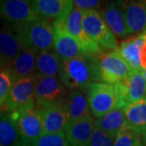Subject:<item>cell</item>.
Returning <instances> with one entry per match:
<instances>
[{
    "label": "cell",
    "instance_id": "cell-5",
    "mask_svg": "<svg viewBox=\"0 0 146 146\" xmlns=\"http://www.w3.org/2000/svg\"><path fill=\"white\" fill-rule=\"evenodd\" d=\"M82 26L87 35L102 49L118 51L119 45L115 34L110 29L99 11H85L82 17Z\"/></svg>",
    "mask_w": 146,
    "mask_h": 146
},
{
    "label": "cell",
    "instance_id": "cell-24",
    "mask_svg": "<svg viewBox=\"0 0 146 146\" xmlns=\"http://www.w3.org/2000/svg\"><path fill=\"white\" fill-rule=\"evenodd\" d=\"M67 106L69 114V123L90 115L87 98L80 90H73L69 93Z\"/></svg>",
    "mask_w": 146,
    "mask_h": 146
},
{
    "label": "cell",
    "instance_id": "cell-12",
    "mask_svg": "<svg viewBox=\"0 0 146 146\" xmlns=\"http://www.w3.org/2000/svg\"><path fill=\"white\" fill-rule=\"evenodd\" d=\"M65 19L53 21L54 28V49L60 58L68 59L84 54L76 40L69 34L64 25Z\"/></svg>",
    "mask_w": 146,
    "mask_h": 146
},
{
    "label": "cell",
    "instance_id": "cell-32",
    "mask_svg": "<svg viewBox=\"0 0 146 146\" xmlns=\"http://www.w3.org/2000/svg\"><path fill=\"white\" fill-rule=\"evenodd\" d=\"M16 146H32L31 145H29V144H27L25 142H24L23 141H21L19 144H17Z\"/></svg>",
    "mask_w": 146,
    "mask_h": 146
},
{
    "label": "cell",
    "instance_id": "cell-11",
    "mask_svg": "<svg viewBox=\"0 0 146 146\" xmlns=\"http://www.w3.org/2000/svg\"><path fill=\"white\" fill-rule=\"evenodd\" d=\"M36 76L33 75L15 81L4 108L9 113L34 102Z\"/></svg>",
    "mask_w": 146,
    "mask_h": 146
},
{
    "label": "cell",
    "instance_id": "cell-17",
    "mask_svg": "<svg viewBox=\"0 0 146 146\" xmlns=\"http://www.w3.org/2000/svg\"><path fill=\"white\" fill-rule=\"evenodd\" d=\"M100 13L115 36L123 38L129 35L123 8V2H109Z\"/></svg>",
    "mask_w": 146,
    "mask_h": 146
},
{
    "label": "cell",
    "instance_id": "cell-20",
    "mask_svg": "<svg viewBox=\"0 0 146 146\" xmlns=\"http://www.w3.org/2000/svg\"><path fill=\"white\" fill-rule=\"evenodd\" d=\"M144 43V36L141 33L138 36L122 42L119 46L118 52L132 70L143 71L141 62V50Z\"/></svg>",
    "mask_w": 146,
    "mask_h": 146
},
{
    "label": "cell",
    "instance_id": "cell-34",
    "mask_svg": "<svg viewBox=\"0 0 146 146\" xmlns=\"http://www.w3.org/2000/svg\"><path fill=\"white\" fill-rule=\"evenodd\" d=\"M5 67L4 66V64H3V61H2V59L0 58V70L2 69V68H3Z\"/></svg>",
    "mask_w": 146,
    "mask_h": 146
},
{
    "label": "cell",
    "instance_id": "cell-3",
    "mask_svg": "<svg viewBox=\"0 0 146 146\" xmlns=\"http://www.w3.org/2000/svg\"><path fill=\"white\" fill-rule=\"evenodd\" d=\"M95 82L116 84L127 78L132 70L118 51L94 54Z\"/></svg>",
    "mask_w": 146,
    "mask_h": 146
},
{
    "label": "cell",
    "instance_id": "cell-23",
    "mask_svg": "<svg viewBox=\"0 0 146 146\" xmlns=\"http://www.w3.org/2000/svg\"><path fill=\"white\" fill-rule=\"evenodd\" d=\"M124 107L113 110L106 115L94 121V127L115 138L121 128L126 123Z\"/></svg>",
    "mask_w": 146,
    "mask_h": 146
},
{
    "label": "cell",
    "instance_id": "cell-27",
    "mask_svg": "<svg viewBox=\"0 0 146 146\" xmlns=\"http://www.w3.org/2000/svg\"><path fill=\"white\" fill-rule=\"evenodd\" d=\"M15 81L14 76L7 67L0 70V109L5 106Z\"/></svg>",
    "mask_w": 146,
    "mask_h": 146
},
{
    "label": "cell",
    "instance_id": "cell-14",
    "mask_svg": "<svg viewBox=\"0 0 146 146\" xmlns=\"http://www.w3.org/2000/svg\"><path fill=\"white\" fill-rule=\"evenodd\" d=\"M36 15L43 19H66L74 8L72 0H33Z\"/></svg>",
    "mask_w": 146,
    "mask_h": 146
},
{
    "label": "cell",
    "instance_id": "cell-7",
    "mask_svg": "<svg viewBox=\"0 0 146 146\" xmlns=\"http://www.w3.org/2000/svg\"><path fill=\"white\" fill-rule=\"evenodd\" d=\"M25 45L23 24L7 22L0 26V58L4 66L18 55Z\"/></svg>",
    "mask_w": 146,
    "mask_h": 146
},
{
    "label": "cell",
    "instance_id": "cell-10",
    "mask_svg": "<svg viewBox=\"0 0 146 146\" xmlns=\"http://www.w3.org/2000/svg\"><path fill=\"white\" fill-rule=\"evenodd\" d=\"M37 18L32 1L0 0V19L8 23L25 24Z\"/></svg>",
    "mask_w": 146,
    "mask_h": 146
},
{
    "label": "cell",
    "instance_id": "cell-26",
    "mask_svg": "<svg viewBox=\"0 0 146 146\" xmlns=\"http://www.w3.org/2000/svg\"><path fill=\"white\" fill-rule=\"evenodd\" d=\"M141 142V135L126 123L115 136L113 146H138Z\"/></svg>",
    "mask_w": 146,
    "mask_h": 146
},
{
    "label": "cell",
    "instance_id": "cell-13",
    "mask_svg": "<svg viewBox=\"0 0 146 146\" xmlns=\"http://www.w3.org/2000/svg\"><path fill=\"white\" fill-rule=\"evenodd\" d=\"M69 124L67 102L42 109V134H54L65 131Z\"/></svg>",
    "mask_w": 146,
    "mask_h": 146
},
{
    "label": "cell",
    "instance_id": "cell-25",
    "mask_svg": "<svg viewBox=\"0 0 146 146\" xmlns=\"http://www.w3.org/2000/svg\"><path fill=\"white\" fill-rule=\"evenodd\" d=\"M21 141L8 115L0 114V146H16Z\"/></svg>",
    "mask_w": 146,
    "mask_h": 146
},
{
    "label": "cell",
    "instance_id": "cell-33",
    "mask_svg": "<svg viewBox=\"0 0 146 146\" xmlns=\"http://www.w3.org/2000/svg\"><path fill=\"white\" fill-rule=\"evenodd\" d=\"M142 73H143V76H144V78H145V83H146V68L143 69Z\"/></svg>",
    "mask_w": 146,
    "mask_h": 146
},
{
    "label": "cell",
    "instance_id": "cell-21",
    "mask_svg": "<svg viewBox=\"0 0 146 146\" xmlns=\"http://www.w3.org/2000/svg\"><path fill=\"white\" fill-rule=\"evenodd\" d=\"M60 69V58L54 49L36 54L34 75L38 76H57Z\"/></svg>",
    "mask_w": 146,
    "mask_h": 146
},
{
    "label": "cell",
    "instance_id": "cell-31",
    "mask_svg": "<svg viewBox=\"0 0 146 146\" xmlns=\"http://www.w3.org/2000/svg\"><path fill=\"white\" fill-rule=\"evenodd\" d=\"M144 36V43L141 50V62L143 69L146 68V31L142 33Z\"/></svg>",
    "mask_w": 146,
    "mask_h": 146
},
{
    "label": "cell",
    "instance_id": "cell-15",
    "mask_svg": "<svg viewBox=\"0 0 146 146\" xmlns=\"http://www.w3.org/2000/svg\"><path fill=\"white\" fill-rule=\"evenodd\" d=\"M119 84L125 106L146 98V83L141 71L131 70L127 78Z\"/></svg>",
    "mask_w": 146,
    "mask_h": 146
},
{
    "label": "cell",
    "instance_id": "cell-1",
    "mask_svg": "<svg viewBox=\"0 0 146 146\" xmlns=\"http://www.w3.org/2000/svg\"><path fill=\"white\" fill-rule=\"evenodd\" d=\"M59 80L71 91L88 89L95 82L94 54H82L77 57L60 58Z\"/></svg>",
    "mask_w": 146,
    "mask_h": 146
},
{
    "label": "cell",
    "instance_id": "cell-29",
    "mask_svg": "<svg viewBox=\"0 0 146 146\" xmlns=\"http://www.w3.org/2000/svg\"><path fill=\"white\" fill-rule=\"evenodd\" d=\"M115 138L94 127L90 138L89 146H113Z\"/></svg>",
    "mask_w": 146,
    "mask_h": 146
},
{
    "label": "cell",
    "instance_id": "cell-18",
    "mask_svg": "<svg viewBox=\"0 0 146 146\" xmlns=\"http://www.w3.org/2000/svg\"><path fill=\"white\" fill-rule=\"evenodd\" d=\"M94 127V120L90 115L70 123L65 130L70 146H89Z\"/></svg>",
    "mask_w": 146,
    "mask_h": 146
},
{
    "label": "cell",
    "instance_id": "cell-30",
    "mask_svg": "<svg viewBox=\"0 0 146 146\" xmlns=\"http://www.w3.org/2000/svg\"><path fill=\"white\" fill-rule=\"evenodd\" d=\"M74 7H76L83 11L97 10L102 4V1L98 0H75L73 1Z\"/></svg>",
    "mask_w": 146,
    "mask_h": 146
},
{
    "label": "cell",
    "instance_id": "cell-19",
    "mask_svg": "<svg viewBox=\"0 0 146 146\" xmlns=\"http://www.w3.org/2000/svg\"><path fill=\"white\" fill-rule=\"evenodd\" d=\"M37 52L29 46H25L21 52L6 67L10 70L16 80L34 75Z\"/></svg>",
    "mask_w": 146,
    "mask_h": 146
},
{
    "label": "cell",
    "instance_id": "cell-4",
    "mask_svg": "<svg viewBox=\"0 0 146 146\" xmlns=\"http://www.w3.org/2000/svg\"><path fill=\"white\" fill-rule=\"evenodd\" d=\"M8 115L21 141L32 145L42 135V109L35 104V102L11 112Z\"/></svg>",
    "mask_w": 146,
    "mask_h": 146
},
{
    "label": "cell",
    "instance_id": "cell-36",
    "mask_svg": "<svg viewBox=\"0 0 146 146\" xmlns=\"http://www.w3.org/2000/svg\"><path fill=\"white\" fill-rule=\"evenodd\" d=\"M138 146H145V145L143 144V142H141V144H140V145H138Z\"/></svg>",
    "mask_w": 146,
    "mask_h": 146
},
{
    "label": "cell",
    "instance_id": "cell-9",
    "mask_svg": "<svg viewBox=\"0 0 146 146\" xmlns=\"http://www.w3.org/2000/svg\"><path fill=\"white\" fill-rule=\"evenodd\" d=\"M84 11L74 7L64 20V25L71 36L78 42L85 54H97L102 52V48L89 37L82 26V17Z\"/></svg>",
    "mask_w": 146,
    "mask_h": 146
},
{
    "label": "cell",
    "instance_id": "cell-16",
    "mask_svg": "<svg viewBox=\"0 0 146 146\" xmlns=\"http://www.w3.org/2000/svg\"><path fill=\"white\" fill-rule=\"evenodd\" d=\"M125 21L129 35L146 31V1L123 2Z\"/></svg>",
    "mask_w": 146,
    "mask_h": 146
},
{
    "label": "cell",
    "instance_id": "cell-28",
    "mask_svg": "<svg viewBox=\"0 0 146 146\" xmlns=\"http://www.w3.org/2000/svg\"><path fill=\"white\" fill-rule=\"evenodd\" d=\"M32 146H70L65 131L54 134H42Z\"/></svg>",
    "mask_w": 146,
    "mask_h": 146
},
{
    "label": "cell",
    "instance_id": "cell-8",
    "mask_svg": "<svg viewBox=\"0 0 146 146\" xmlns=\"http://www.w3.org/2000/svg\"><path fill=\"white\" fill-rule=\"evenodd\" d=\"M65 88L57 76H38L34 92L35 104L42 108L67 102Z\"/></svg>",
    "mask_w": 146,
    "mask_h": 146
},
{
    "label": "cell",
    "instance_id": "cell-2",
    "mask_svg": "<svg viewBox=\"0 0 146 146\" xmlns=\"http://www.w3.org/2000/svg\"><path fill=\"white\" fill-rule=\"evenodd\" d=\"M87 102L91 114L99 119L113 110L126 106L121 95L119 84L94 82L87 89Z\"/></svg>",
    "mask_w": 146,
    "mask_h": 146
},
{
    "label": "cell",
    "instance_id": "cell-35",
    "mask_svg": "<svg viewBox=\"0 0 146 146\" xmlns=\"http://www.w3.org/2000/svg\"><path fill=\"white\" fill-rule=\"evenodd\" d=\"M142 139V142H143V144L146 146V137H144V138H141Z\"/></svg>",
    "mask_w": 146,
    "mask_h": 146
},
{
    "label": "cell",
    "instance_id": "cell-22",
    "mask_svg": "<svg viewBox=\"0 0 146 146\" xmlns=\"http://www.w3.org/2000/svg\"><path fill=\"white\" fill-rule=\"evenodd\" d=\"M126 123L141 135L146 137V98L126 106L124 108Z\"/></svg>",
    "mask_w": 146,
    "mask_h": 146
},
{
    "label": "cell",
    "instance_id": "cell-6",
    "mask_svg": "<svg viewBox=\"0 0 146 146\" xmlns=\"http://www.w3.org/2000/svg\"><path fill=\"white\" fill-rule=\"evenodd\" d=\"M23 33L26 46L37 53L54 48V28L48 20L39 17L23 24Z\"/></svg>",
    "mask_w": 146,
    "mask_h": 146
}]
</instances>
